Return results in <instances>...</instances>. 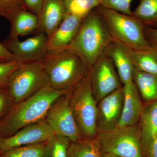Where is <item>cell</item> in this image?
I'll return each instance as SVG.
<instances>
[{
  "mask_svg": "<svg viewBox=\"0 0 157 157\" xmlns=\"http://www.w3.org/2000/svg\"><path fill=\"white\" fill-rule=\"evenodd\" d=\"M67 94L47 86L29 98L14 104L0 121V138L9 137L20 129L44 120L52 103Z\"/></svg>",
  "mask_w": 157,
  "mask_h": 157,
  "instance_id": "obj_1",
  "label": "cell"
},
{
  "mask_svg": "<svg viewBox=\"0 0 157 157\" xmlns=\"http://www.w3.org/2000/svg\"><path fill=\"white\" fill-rule=\"evenodd\" d=\"M98 7L83 18L76 36L67 48L80 57L89 70L113 41Z\"/></svg>",
  "mask_w": 157,
  "mask_h": 157,
  "instance_id": "obj_2",
  "label": "cell"
},
{
  "mask_svg": "<svg viewBox=\"0 0 157 157\" xmlns=\"http://www.w3.org/2000/svg\"><path fill=\"white\" fill-rule=\"evenodd\" d=\"M51 87L69 93L88 76L89 70L80 57L69 49L48 52L40 60Z\"/></svg>",
  "mask_w": 157,
  "mask_h": 157,
  "instance_id": "obj_3",
  "label": "cell"
},
{
  "mask_svg": "<svg viewBox=\"0 0 157 157\" xmlns=\"http://www.w3.org/2000/svg\"><path fill=\"white\" fill-rule=\"evenodd\" d=\"M113 41L128 49L136 51L155 50L147 40L145 26L133 15H128L99 6Z\"/></svg>",
  "mask_w": 157,
  "mask_h": 157,
  "instance_id": "obj_4",
  "label": "cell"
},
{
  "mask_svg": "<svg viewBox=\"0 0 157 157\" xmlns=\"http://www.w3.org/2000/svg\"><path fill=\"white\" fill-rule=\"evenodd\" d=\"M68 94L70 107L82 138H95L98 135V103L93 95L89 75Z\"/></svg>",
  "mask_w": 157,
  "mask_h": 157,
  "instance_id": "obj_5",
  "label": "cell"
},
{
  "mask_svg": "<svg viewBox=\"0 0 157 157\" xmlns=\"http://www.w3.org/2000/svg\"><path fill=\"white\" fill-rule=\"evenodd\" d=\"M47 86H49L48 77L39 60L20 65L10 76L7 87L14 104Z\"/></svg>",
  "mask_w": 157,
  "mask_h": 157,
  "instance_id": "obj_6",
  "label": "cell"
},
{
  "mask_svg": "<svg viewBox=\"0 0 157 157\" xmlns=\"http://www.w3.org/2000/svg\"><path fill=\"white\" fill-rule=\"evenodd\" d=\"M102 153H110L120 157H144L139 125L117 126L97 135Z\"/></svg>",
  "mask_w": 157,
  "mask_h": 157,
  "instance_id": "obj_7",
  "label": "cell"
},
{
  "mask_svg": "<svg viewBox=\"0 0 157 157\" xmlns=\"http://www.w3.org/2000/svg\"><path fill=\"white\" fill-rule=\"evenodd\" d=\"M44 121L55 135L67 137L71 141L83 138L70 107L68 94L61 96L52 103Z\"/></svg>",
  "mask_w": 157,
  "mask_h": 157,
  "instance_id": "obj_8",
  "label": "cell"
},
{
  "mask_svg": "<svg viewBox=\"0 0 157 157\" xmlns=\"http://www.w3.org/2000/svg\"><path fill=\"white\" fill-rule=\"evenodd\" d=\"M89 75L97 103L123 86L112 60L104 54L90 69Z\"/></svg>",
  "mask_w": 157,
  "mask_h": 157,
  "instance_id": "obj_9",
  "label": "cell"
},
{
  "mask_svg": "<svg viewBox=\"0 0 157 157\" xmlns=\"http://www.w3.org/2000/svg\"><path fill=\"white\" fill-rule=\"evenodd\" d=\"M48 37L44 33L39 32L23 41L9 37L3 44L16 60L24 63L38 61L43 58L48 52Z\"/></svg>",
  "mask_w": 157,
  "mask_h": 157,
  "instance_id": "obj_10",
  "label": "cell"
},
{
  "mask_svg": "<svg viewBox=\"0 0 157 157\" xmlns=\"http://www.w3.org/2000/svg\"><path fill=\"white\" fill-rule=\"evenodd\" d=\"M55 135L44 120L30 125L9 137L0 138V154L14 147L46 141Z\"/></svg>",
  "mask_w": 157,
  "mask_h": 157,
  "instance_id": "obj_11",
  "label": "cell"
},
{
  "mask_svg": "<svg viewBox=\"0 0 157 157\" xmlns=\"http://www.w3.org/2000/svg\"><path fill=\"white\" fill-rule=\"evenodd\" d=\"M124 99L122 86L98 102L96 122L98 134L117 126L121 116Z\"/></svg>",
  "mask_w": 157,
  "mask_h": 157,
  "instance_id": "obj_12",
  "label": "cell"
},
{
  "mask_svg": "<svg viewBox=\"0 0 157 157\" xmlns=\"http://www.w3.org/2000/svg\"><path fill=\"white\" fill-rule=\"evenodd\" d=\"M83 19L67 13L60 24L48 38V51L67 49L76 36Z\"/></svg>",
  "mask_w": 157,
  "mask_h": 157,
  "instance_id": "obj_13",
  "label": "cell"
},
{
  "mask_svg": "<svg viewBox=\"0 0 157 157\" xmlns=\"http://www.w3.org/2000/svg\"><path fill=\"white\" fill-rule=\"evenodd\" d=\"M67 14L64 0H43L38 15V30L49 37Z\"/></svg>",
  "mask_w": 157,
  "mask_h": 157,
  "instance_id": "obj_14",
  "label": "cell"
},
{
  "mask_svg": "<svg viewBox=\"0 0 157 157\" xmlns=\"http://www.w3.org/2000/svg\"><path fill=\"white\" fill-rule=\"evenodd\" d=\"M124 93L123 106L117 126H129L139 122L144 106L140 94L134 82L123 86Z\"/></svg>",
  "mask_w": 157,
  "mask_h": 157,
  "instance_id": "obj_15",
  "label": "cell"
},
{
  "mask_svg": "<svg viewBox=\"0 0 157 157\" xmlns=\"http://www.w3.org/2000/svg\"><path fill=\"white\" fill-rule=\"evenodd\" d=\"M112 60L122 85L133 82V68L126 47L113 41L104 51Z\"/></svg>",
  "mask_w": 157,
  "mask_h": 157,
  "instance_id": "obj_16",
  "label": "cell"
},
{
  "mask_svg": "<svg viewBox=\"0 0 157 157\" xmlns=\"http://www.w3.org/2000/svg\"><path fill=\"white\" fill-rule=\"evenodd\" d=\"M8 20L11 24L9 38L25 36L38 29V16L26 9L14 12Z\"/></svg>",
  "mask_w": 157,
  "mask_h": 157,
  "instance_id": "obj_17",
  "label": "cell"
},
{
  "mask_svg": "<svg viewBox=\"0 0 157 157\" xmlns=\"http://www.w3.org/2000/svg\"><path fill=\"white\" fill-rule=\"evenodd\" d=\"M138 122L142 143L157 137V101L144 106Z\"/></svg>",
  "mask_w": 157,
  "mask_h": 157,
  "instance_id": "obj_18",
  "label": "cell"
},
{
  "mask_svg": "<svg viewBox=\"0 0 157 157\" xmlns=\"http://www.w3.org/2000/svg\"><path fill=\"white\" fill-rule=\"evenodd\" d=\"M127 49L134 69L157 75V50L136 51Z\"/></svg>",
  "mask_w": 157,
  "mask_h": 157,
  "instance_id": "obj_19",
  "label": "cell"
},
{
  "mask_svg": "<svg viewBox=\"0 0 157 157\" xmlns=\"http://www.w3.org/2000/svg\"><path fill=\"white\" fill-rule=\"evenodd\" d=\"M133 81L147 103L157 101V75L134 69Z\"/></svg>",
  "mask_w": 157,
  "mask_h": 157,
  "instance_id": "obj_20",
  "label": "cell"
},
{
  "mask_svg": "<svg viewBox=\"0 0 157 157\" xmlns=\"http://www.w3.org/2000/svg\"><path fill=\"white\" fill-rule=\"evenodd\" d=\"M101 144L98 137L82 138L71 141L68 149V157H101Z\"/></svg>",
  "mask_w": 157,
  "mask_h": 157,
  "instance_id": "obj_21",
  "label": "cell"
},
{
  "mask_svg": "<svg viewBox=\"0 0 157 157\" xmlns=\"http://www.w3.org/2000/svg\"><path fill=\"white\" fill-rule=\"evenodd\" d=\"M48 140L11 148L0 154V157H49Z\"/></svg>",
  "mask_w": 157,
  "mask_h": 157,
  "instance_id": "obj_22",
  "label": "cell"
},
{
  "mask_svg": "<svg viewBox=\"0 0 157 157\" xmlns=\"http://www.w3.org/2000/svg\"><path fill=\"white\" fill-rule=\"evenodd\" d=\"M132 15L140 21L145 27L157 25V0H139V4Z\"/></svg>",
  "mask_w": 157,
  "mask_h": 157,
  "instance_id": "obj_23",
  "label": "cell"
},
{
  "mask_svg": "<svg viewBox=\"0 0 157 157\" xmlns=\"http://www.w3.org/2000/svg\"><path fill=\"white\" fill-rule=\"evenodd\" d=\"M67 14L83 18L100 6L101 0H64Z\"/></svg>",
  "mask_w": 157,
  "mask_h": 157,
  "instance_id": "obj_24",
  "label": "cell"
},
{
  "mask_svg": "<svg viewBox=\"0 0 157 157\" xmlns=\"http://www.w3.org/2000/svg\"><path fill=\"white\" fill-rule=\"evenodd\" d=\"M48 141L49 157H68V149L71 142L69 138L55 135Z\"/></svg>",
  "mask_w": 157,
  "mask_h": 157,
  "instance_id": "obj_25",
  "label": "cell"
},
{
  "mask_svg": "<svg viewBox=\"0 0 157 157\" xmlns=\"http://www.w3.org/2000/svg\"><path fill=\"white\" fill-rule=\"evenodd\" d=\"M133 0H101L100 6L107 9L115 10L128 15H132L131 9Z\"/></svg>",
  "mask_w": 157,
  "mask_h": 157,
  "instance_id": "obj_26",
  "label": "cell"
},
{
  "mask_svg": "<svg viewBox=\"0 0 157 157\" xmlns=\"http://www.w3.org/2000/svg\"><path fill=\"white\" fill-rule=\"evenodd\" d=\"M23 9H25L23 0H0V16L7 19Z\"/></svg>",
  "mask_w": 157,
  "mask_h": 157,
  "instance_id": "obj_27",
  "label": "cell"
},
{
  "mask_svg": "<svg viewBox=\"0 0 157 157\" xmlns=\"http://www.w3.org/2000/svg\"><path fill=\"white\" fill-rule=\"evenodd\" d=\"M21 64L16 60L0 63V88L8 86L11 74Z\"/></svg>",
  "mask_w": 157,
  "mask_h": 157,
  "instance_id": "obj_28",
  "label": "cell"
},
{
  "mask_svg": "<svg viewBox=\"0 0 157 157\" xmlns=\"http://www.w3.org/2000/svg\"><path fill=\"white\" fill-rule=\"evenodd\" d=\"M14 105L7 86L0 88V121L6 116Z\"/></svg>",
  "mask_w": 157,
  "mask_h": 157,
  "instance_id": "obj_29",
  "label": "cell"
},
{
  "mask_svg": "<svg viewBox=\"0 0 157 157\" xmlns=\"http://www.w3.org/2000/svg\"><path fill=\"white\" fill-rule=\"evenodd\" d=\"M144 157H157V137L142 143Z\"/></svg>",
  "mask_w": 157,
  "mask_h": 157,
  "instance_id": "obj_30",
  "label": "cell"
},
{
  "mask_svg": "<svg viewBox=\"0 0 157 157\" xmlns=\"http://www.w3.org/2000/svg\"><path fill=\"white\" fill-rule=\"evenodd\" d=\"M144 34L152 47L157 51V28L145 27Z\"/></svg>",
  "mask_w": 157,
  "mask_h": 157,
  "instance_id": "obj_31",
  "label": "cell"
},
{
  "mask_svg": "<svg viewBox=\"0 0 157 157\" xmlns=\"http://www.w3.org/2000/svg\"><path fill=\"white\" fill-rule=\"evenodd\" d=\"M25 9L38 16L43 0H23Z\"/></svg>",
  "mask_w": 157,
  "mask_h": 157,
  "instance_id": "obj_32",
  "label": "cell"
},
{
  "mask_svg": "<svg viewBox=\"0 0 157 157\" xmlns=\"http://www.w3.org/2000/svg\"><path fill=\"white\" fill-rule=\"evenodd\" d=\"M16 60L14 56L9 52L3 45L0 42V63H6Z\"/></svg>",
  "mask_w": 157,
  "mask_h": 157,
  "instance_id": "obj_33",
  "label": "cell"
},
{
  "mask_svg": "<svg viewBox=\"0 0 157 157\" xmlns=\"http://www.w3.org/2000/svg\"><path fill=\"white\" fill-rule=\"evenodd\" d=\"M101 157H120L117 155L110 153H103Z\"/></svg>",
  "mask_w": 157,
  "mask_h": 157,
  "instance_id": "obj_34",
  "label": "cell"
}]
</instances>
